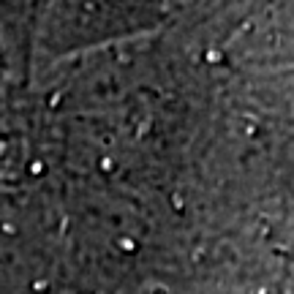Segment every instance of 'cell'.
<instances>
[{"mask_svg": "<svg viewBox=\"0 0 294 294\" xmlns=\"http://www.w3.org/2000/svg\"><path fill=\"white\" fill-rule=\"evenodd\" d=\"M207 60H210V63H220V52L218 49H210V52H207Z\"/></svg>", "mask_w": 294, "mask_h": 294, "instance_id": "obj_2", "label": "cell"}, {"mask_svg": "<svg viewBox=\"0 0 294 294\" xmlns=\"http://www.w3.org/2000/svg\"><path fill=\"white\" fill-rule=\"evenodd\" d=\"M120 245L125 248V253H133V251H136V243H133V240H128V237L120 240Z\"/></svg>", "mask_w": 294, "mask_h": 294, "instance_id": "obj_1", "label": "cell"}]
</instances>
